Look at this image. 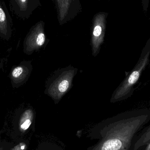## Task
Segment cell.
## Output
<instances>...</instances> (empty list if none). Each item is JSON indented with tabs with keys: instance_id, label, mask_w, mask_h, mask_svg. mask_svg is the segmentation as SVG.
Wrapping results in <instances>:
<instances>
[{
	"instance_id": "obj_1",
	"label": "cell",
	"mask_w": 150,
	"mask_h": 150,
	"mask_svg": "<svg viewBox=\"0 0 150 150\" xmlns=\"http://www.w3.org/2000/svg\"><path fill=\"white\" fill-rule=\"evenodd\" d=\"M78 69L72 66L55 70L46 82V91L50 95L61 96L73 86Z\"/></svg>"
},
{
	"instance_id": "obj_2",
	"label": "cell",
	"mask_w": 150,
	"mask_h": 150,
	"mask_svg": "<svg viewBox=\"0 0 150 150\" xmlns=\"http://www.w3.org/2000/svg\"><path fill=\"white\" fill-rule=\"evenodd\" d=\"M45 24L40 21L30 29L23 42L24 53L30 55L39 51L48 41L45 33Z\"/></svg>"
},
{
	"instance_id": "obj_3",
	"label": "cell",
	"mask_w": 150,
	"mask_h": 150,
	"mask_svg": "<svg viewBox=\"0 0 150 150\" xmlns=\"http://www.w3.org/2000/svg\"><path fill=\"white\" fill-rule=\"evenodd\" d=\"M108 13L98 12L93 16L91 28V45L92 55L96 57L98 54L101 46L104 42L106 28V19Z\"/></svg>"
},
{
	"instance_id": "obj_4",
	"label": "cell",
	"mask_w": 150,
	"mask_h": 150,
	"mask_svg": "<svg viewBox=\"0 0 150 150\" xmlns=\"http://www.w3.org/2000/svg\"><path fill=\"white\" fill-rule=\"evenodd\" d=\"M150 52L140 61L134 69L125 78L122 83L118 87L115 91L114 98L118 99L125 97L129 93L133 86L136 83L140 77V75L149 61Z\"/></svg>"
},
{
	"instance_id": "obj_5",
	"label": "cell",
	"mask_w": 150,
	"mask_h": 150,
	"mask_svg": "<svg viewBox=\"0 0 150 150\" xmlns=\"http://www.w3.org/2000/svg\"><path fill=\"white\" fill-rule=\"evenodd\" d=\"M60 25H62L74 18L81 11L82 7L78 0H54Z\"/></svg>"
},
{
	"instance_id": "obj_6",
	"label": "cell",
	"mask_w": 150,
	"mask_h": 150,
	"mask_svg": "<svg viewBox=\"0 0 150 150\" xmlns=\"http://www.w3.org/2000/svg\"><path fill=\"white\" fill-rule=\"evenodd\" d=\"M30 61H23L14 68L10 73L11 82L14 87L23 85L26 82L32 71Z\"/></svg>"
},
{
	"instance_id": "obj_7",
	"label": "cell",
	"mask_w": 150,
	"mask_h": 150,
	"mask_svg": "<svg viewBox=\"0 0 150 150\" xmlns=\"http://www.w3.org/2000/svg\"><path fill=\"white\" fill-rule=\"evenodd\" d=\"M10 4L14 13L23 19L29 18L33 11L41 4L39 0H12Z\"/></svg>"
},
{
	"instance_id": "obj_8",
	"label": "cell",
	"mask_w": 150,
	"mask_h": 150,
	"mask_svg": "<svg viewBox=\"0 0 150 150\" xmlns=\"http://www.w3.org/2000/svg\"><path fill=\"white\" fill-rule=\"evenodd\" d=\"M12 20L4 2L0 1V37L8 41L12 34Z\"/></svg>"
},
{
	"instance_id": "obj_9",
	"label": "cell",
	"mask_w": 150,
	"mask_h": 150,
	"mask_svg": "<svg viewBox=\"0 0 150 150\" xmlns=\"http://www.w3.org/2000/svg\"><path fill=\"white\" fill-rule=\"evenodd\" d=\"M33 113L32 111L26 110L23 113L19 121V128L22 132L27 130L32 123Z\"/></svg>"
},
{
	"instance_id": "obj_10",
	"label": "cell",
	"mask_w": 150,
	"mask_h": 150,
	"mask_svg": "<svg viewBox=\"0 0 150 150\" xmlns=\"http://www.w3.org/2000/svg\"><path fill=\"white\" fill-rule=\"evenodd\" d=\"M150 140V127L141 136V138L136 143L134 146V150H137L140 147L145 145Z\"/></svg>"
},
{
	"instance_id": "obj_11",
	"label": "cell",
	"mask_w": 150,
	"mask_h": 150,
	"mask_svg": "<svg viewBox=\"0 0 150 150\" xmlns=\"http://www.w3.org/2000/svg\"><path fill=\"white\" fill-rule=\"evenodd\" d=\"M25 144L21 143L16 146L12 150H25Z\"/></svg>"
},
{
	"instance_id": "obj_12",
	"label": "cell",
	"mask_w": 150,
	"mask_h": 150,
	"mask_svg": "<svg viewBox=\"0 0 150 150\" xmlns=\"http://www.w3.org/2000/svg\"><path fill=\"white\" fill-rule=\"evenodd\" d=\"M145 150H150V143L147 147H146V149H145Z\"/></svg>"
},
{
	"instance_id": "obj_13",
	"label": "cell",
	"mask_w": 150,
	"mask_h": 150,
	"mask_svg": "<svg viewBox=\"0 0 150 150\" xmlns=\"http://www.w3.org/2000/svg\"></svg>"
}]
</instances>
